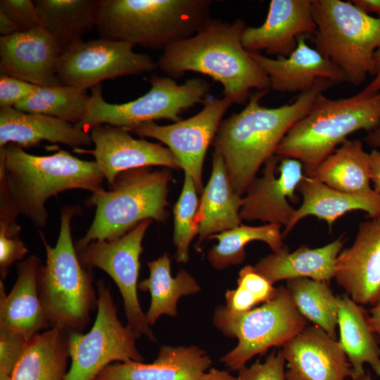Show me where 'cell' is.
Wrapping results in <instances>:
<instances>
[{
    "instance_id": "obj_1",
    "label": "cell",
    "mask_w": 380,
    "mask_h": 380,
    "mask_svg": "<svg viewBox=\"0 0 380 380\" xmlns=\"http://www.w3.org/2000/svg\"><path fill=\"white\" fill-rule=\"evenodd\" d=\"M104 177L94 160L59 150L46 156L28 153L14 144L0 148V212L27 217L37 227L48 221L46 201L71 189L94 193Z\"/></svg>"
},
{
    "instance_id": "obj_2",
    "label": "cell",
    "mask_w": 380,
    "mask_h": 380,
    "mask_svg": "<svg viewBox=\"0 0 380 380\" xmlns=\"http://www.w3.org/2000/svg\"><path fill=\"white\" fill-rule=\"evenodd\" d=\"M334 83L320 80L291 103L267 108L260 101L270 89L251 94L246 107L222 120L213 141L223 158L231 184L242 196L260 166L274 152L289 129L310 110L317 96Z\"/></svg>"
},
{
    "instance_id": "obj_3",
    "label": "cell",
    "mask_w": 380,
    "mask_h": 380,
    "mask_svg": "<svg viewBox=\"0 0 380 380\" xmlns=\"http://www.w3.org/2000/svg\"><path fill=\"white\" fill-rule=\"evenodd\" d=\"M246 27L240 18L210 19L194 36L164 49L158 67L172 79L189 71L208 75L222 84L232 104H244L251 89H270L267 75L243 46Z\"/></svg>"
},
{
    "instance_id": "obj_4",
    "label": "cell",
    "mask_w": 380,
    "mask_h": 380,
    "mask_svg": "<svg viewBox=\"0 0 380 380\" xmlns=\"http://www.w3.org/2000/svg\"><path fill=\"white\" fill-rule=\"evenodd\" d=\"M380 125V90L370 82L357 94L331 99L320 94L310 111L287 132L274 154L298 160L306 176L352 133Z\"/></svg>"
},
{
    "instance_id": "obj_5",
    "label": "cell",
    "mask_w": 380,
    "mask_h": 380,
    "mask_svg": "<svg viewBox=\"0 0 380 380\" xmlns=\"http://www.w3.org/2000/svg\"><path fill=\"white\" fill-rule=\"evenodd\" d=\"M212 0H99L100 38L164 50L194 36L210 18Z\"/></svg>"
},
{
    "instance_id": "obj_6",
    "label": "cell",
    "mask_w": 380,
    "mask_h": 380,
    "mask_svg": "<svg viewBox=\"0 0 380 380\" xmlns=\"http://www.w3.org/2000/svg\"><path fill=\"white\" fill-rule=\"evenodd\" d=\"M81 213L79 205L63 206L54 246L39 231L46 252L45 264L39 266L37 274L39 297L50 328L68 334L82 333L98 305L92 270L80 262L72 237V218Z\"/></svg>"
},
{
    "instance_id": "obj_7",
    "label": "cell",
    "mask_w": 380,
    "mask_h": 380,
    "mask_svg": "<svg viewBox=\"0 0 380 380\" xmlns=\"http://www.w3.org/2000/svg\"><path fill=\"white\" fill-rule=\"evenodd\" d=\"M172 175L167 167H140L120 173L113 187H102L87 199L94 206V220L75 244L77 252L96 241H113L124 236L140 222L151 219L164 222L169 214L167 194Z\"/></svg>"
},
{
    "instance_id": "obj_8",
    "label": "cell",
    "mask_w": 380,
    "mask_h": 380,
    "mask_svg": "<svg viewBox=\"0 0 380 380\" xmlns=\"http://www.w3.org/2000/svg\"><path fill=\"white\" fill-rule=\"evenodd\" d=\"M315 49L334 63L346 82L361 84L373 75L374 53L380 46V18L351 1L312 0Z\"/></svg>"
},
{
    "instance_id": "obj_9",
    "label": "cell",
    "mask_w": 380,
    "mask_h": 380,
    "mask_svg": "<svg viewBox=\"0 0 380 380\" xmlns=\"http://www.w3.org/2000/svg\"><path fill=\"white\" fill-rule=\"evenodd\" d=\"M213 323L224 336L237 339L236 346L220 361L238 371L254 356L271 347L282 346L307 327L308 320L298 310L287 287L281 286L272 299L246 312L218 306Z\"/></svg>"
},
{
    "instance_id": "obj_10",
    "label": "cell",
    "mask_w": 380,
    "mask_h": 380,
    "mask_svg": "<svg viewBox=\"0 0 380 380\" xmlns=\"http://www.w3.org/2000/svg\"><path fill=\"white\" fill-rule=\"evenodd\" d=\"M151 89L135 100L110 103L102 95V86L91 89L88 110L77 127L89 132L97 125H109L129 129L147 122L165 119L176 122L184 111L209 97L210 84L201 78L187 80L182 84L167 76L153 75Z\"/></svg>"
},
{
    "instance_id": "obj_11",
    "label": "cell",
    "mask_w": 380,
    "mask_h": 380,
    "mask_svg": "<svg viewBox=\"0 0 380 380\" xmlns=\"http://www.w3.org/2000/svg\"><path fill=\"white\" fill-rule=\"evenodd\" d=\"M98 305L96 316L86 334H68L70 367L65 380H96L113 362H144L136 346L141 334L118 316L110 287L103 279L96 284Z\"/></svg>"
},
{
    "instance_id": "obj_12",
    "label": "cell",
    "mask_w": 380,
    "mask_h": 380,
    "mask_svg": "<svg viewBox=\"0 0 380 380\" xmlns=\"http://www.w3.org/2000/svg\"><path fill=\"white\" fill-rule=\"evenodd\" d=\"M129 44L99 38L81 40L61 53L57 77L61 84L87 90L105 80L156 70L158 63Z\"/></svg>"
},
{
    "instance_id": "obj_13",
    "label": "cell",
    "mask_w": 380,
    "mask_h": 380,
    "mask_svg": "<svg viewBox=\"0 0 380 380\" xmlns=\"http://www.w3.org/2000/svg\"><path fill=\"white\" fill-rule=\"evenodd\" d=\"M153 220H145L119 239L96 241L77 252L87 268H99L116 284L122 296L127 324L150 341L156 338L148 324L138 298L142 241Z\"/></svg>"
},
{
    "instance_id": "obj_14",
    "label": "cell",
    "mask_w": 380,
    "mask_h": 380,
    "mask_svg": "<svg viewBox=\"0 0 380 380\" xmlns=\"http://www.w3.org/2000/svg\"><path fill=\"white\" fill-rule=\"evenodd\" d=\"M232 103L227 98L208 97L202 110L194 116L167 125L155 122L127 129L141 138L156 139L165 144L179 161L184 173L194 179L197 191L203 190V165L224 115Z\"/></svg>"
},
{
    "instance_id": "obj_15",
    "label": "cell",
    "mask_w": 380,
    "mask_h": 380,
    "mask_svg": "<svg viewBox=\"0 0 380 380\" xmlns=\"http://www.w3.org/2000/svg\"><path fill=\"white\" fill-rule=\"evenodd\" d=\"M303 171L298 160L272 156L265 161L262 175L251 181L242 197L241 219L286 227L296 210L288 199L296 201L295 191L305 175Z\"/></svg>"
},
{
    "instance_id": "obj_16",
    "label": "cell",
    "mask_w": 380,
    "mask_h": 380,
    "mask_svg": "<svg viewBox=\"0 0 380 380\" xmlns=\"http://www.w3.org/2000/svg\"><path fill=\"white\" fill-rule=\"evenodd\" d=\"M89 134L94 148L76 151L94 156L109 189L113 187L117 176L127 170L151 166L181 168L179 161L167 147L144 138L134 139L125 128L101 125L92 127Z\"/></svg>"
},
{
    "instance_id": "obj_17",
    "label": "cell",
    "mask_w": 380,
    "mask_h": 380,
    "mask_svg": "<svg viewBox=\"0 0 380 380\" xmlns=\"http://www.w3.org/2000/svg\"><path fill=\"white\" fill-rule=\"evenodd\" d=\"M334 278L357 304L380 303V216L359 224L353 243L337 257Z\"/></svg>"
},
{
    "instance_id": "obj_18",
    "label": "cell",
    "mask_w": 380,
    "mask_h": 380,
    "mask_svg": "<svg viewBox=\"0 0 380 380\" xmlns=\"http://www.w3.org/2000/svg\"><path fill=\"white\" fill-rule=\"evenodd\" d=\"M62 51L43 27L0 37V72L31 84H61L57 67Z\"/></svg>"
},
{
    "instance_id": "obj_19",
    "label": "cell",
    "mask_w": 380,
    "mask_h": 380,
    "mask_svg": "<svg viewBox=\"0 0 380 380\" xmlns=\"http://www.w3.org/2000/svg\"><path fill=\"white\" fill-rule=\"evenodd\" d=\"M281 351L290 380H348L352 368L337 340L318 326H307Z\"/></svg>"
},
{
    "instance_id": "obj_20",
    "label": "cell",
    "mask_w": 380,
    "mask_h": 380,
    "mask_svg": "<svg viewBox=\"0 0 380 380\" xmlns=\"http://www.w3.org/2000/svg\"><path fill=\"white\" fill-rule=\"evenodd\" d=\"M312 0H272L265 22L258 27L246 26L242 44L249 53L288 56L296 47L300 36L313 34L316 24Z\"/></svg>"
},
{
    "instance_id": "obj_21",
    "label": "cell",
    "mask_w": 380,
    "mask_h": 380,
    "mask_svg": "<svg viewBox=\"0 0 380 380\" xmlns=\"http://www.w3.org/2000/svg\"><path fill=\"white\" fill-rule=\"evenodd\" d=\"M305 37L298 38L296 49L286 57L271 58L260 53H250L267 75L270 89L281 93L302 94L311 90L320 80L334 84L346 82L334 63L307 44Z\"/></svg>"
},
{
    "instance_id": "obj_22",
    "label": "cell",
    "mask_w": 380,
    "mask_h": 380,
    "mask_svg": "<svg viewBox=\"0 0 380 380\" xmlns=\"http://www.w3.org/2000/svg\"><path fill=\"white\" fill-rule=\"evenodd\" d=\"M41 261L31 255L17 263V279L8 294L0 281V331L15 333L30 341L50 327L37 285Z\"/></svg>"
},
{
    "instance_id": "obj_23",
    "label": "cell",
    "mask_w": 380,
    "mask_h": 380,
    "mask_svg": "<svg viewBox=\"0 0 380 380\" xmlns=\"http://www.w3.org/2000/svg\"><path fill=\"white\" fill-rule=\"evenodd\" d=\"M211 364L210 357L197 346H163L151 363L114 362L96 380H198Z\"/></svg>"
},
{
    "instance_id": "obj_24",
    "label": "cell",
    "mask_w": 380,
    "mask_h": 380,
    "mask_svg": "<svg viewBox=\"0 0 380 380\" xmlns=\"http://www.w3.org/2000/svg\"><path fill=\"white\" fill-rule=\"evenodd\" d=\"M42 141L63 144L75 150L92 144L89 133L76 125L15 108H1L0 148L8 144L28 148L38 146Z\"/></svg>"
},
{
    "instance_id": "obj_25",
    "label": "cell",
    "mask_w": 380,
    "mask_h": 380,
    "mask_svg": "<svg viewBox=\"0 0 380 380\" xmlns=\"http://www.w3.org/2000/svg\"><path fill=\"white\" fill-rule=\"evenodd\" d=\"M297 190L302 196V203L284 229L283 238L302 219L310 215L326 221L330 229L336 220L353 210L365 211L370 218L380 216V194L374 189L363 193L344 192L326 185L315 177L305 175Z\"/></svg>"
},
{
    "instance_id": "obj_26",
    "label": "cell",
    "mask_w": 380,
    "mask_h": 380,
    "mask_svg": "<svg viewBox=\"0 0 380 380\" xmlns=\"http://www.w3.org/2000/svg\"><path fill=\"white\" fill-rule=\"evenodd\" d=\"M344 244L340 237L322 247L302 245L290 252L289 248L262 258L254 266L272 284L281 280L309 278L329 282L334 278L337 257Z\"/></svg>"
},
{
    "instance_id": "obj_27",
    "label": "cell",
    "mask_w": 380,
    "mask_h": 380,
    "mask_svg": "<svg viewBox=\"0 0 380 380\" xmlns=\"http://www.w3.org/2000/svg\"><path fill=\"white\" fill-rule=\"evenodd\" d=\"M241 205L242 196L234 191L231 184L223 158L214 151L211 174L201 193L197 212V246L199 248L212 235L241 225Z\"/></svg>"
},
{
    "instance_id": "obj_28",
    "label": "cell",
    "mask_w": 380,
    "mask_h": 380,
    "mask_svg": "<svg viewBox=\"0 0 380 380\" xmlns=\"http://www.w3.org/2000/svg\"><path fill=\"white\" fill-rule=\"evenodd\" d=\"M338 342L351 365V379L365 373V363L380 376V347L370 328L369 313L347 295L338 297Z\"/></svg>"
},
{
    "instance_id": "obj_29",
    "label": "cell",
    "mask_w": 380,
    "mask_h": 380,
    "mask_svg": "<svg viewBox=\"0 0 380 380\" xmlns=\"http://www.w3.org/2000/svg\"><path fill=\"white\" fill-rule=\"evenodd\" d=\"M148 278L141 280L138 289L149 292L150 305L146 313L148 324L153 326L162 315L175 317L181 297L198 293L201 288L196 279L184 270L175 277L171 274V260L167 253L147 262Z\"/></svg>"
},
{
    "instance_id": "obj_30",
    "label": "cell",
    "mask_w": 380,
    "mask_h": 380,
    "mask_svg": "<svg viewBox=\"0 0 380 380\" xmlns=\"http://www.w3.org/2000/svg\"><path fill=\"white\" fill-rule=\"evenodd\" d=\"M68 333L56 327L31 338L11 380H65L69 356Z\"/></svg>"
},
{
    "instance_id": "obj_31",
    "label": "cell",
    "mask_w": 380,
    "mask_h": 380,
    "mask_svg": "<svg viewBox=\"0 0 380 380\" xmlns=\"http://www.w3.org/2000/svg\"><path fill=\"white\" fill-rule=\"evenodd\" d=\"M99 0H34L41 27L62 52L96 26Z\"/></svg>"
},
{
    "instance_id": "obj_32",
    "label": "cell",
    "mask_w": 380,
    "mask_h": 380,
    "mask_svg": "<svg viewBox=\"0 0 380 380\" xmlns=\"http://www.w3.org/2000/svg\"><path fill=\"white\" fill-rule=\"evenodd\" d=\"M370 156L360 140H345L324 159L312 177L348 193H363L370 187Z\"/></svg>"
},
{
    "instance_id": "obj_33",
    "label": "cell",
    "mask_w": 380,
    "mask_h": 380,
    "mask_svg": "<svg viewBox=\"0 0 380 380\" xmlns=\"http://www.w3.org/2000/svg\"><path fill=\"white\" fill-rule=\"evenodd\" d=\"M281 226L265 224L261 226L241 224L235 228L212 235L208 240L216 239L217 243L207 255L210 264L221 270L241 263L246 256V246L253 241L266 243L272 253L284 248Z\"/></svg>"
},
{
    "instance_id": "obj_34",
    "label": "cell",
    "mask_w": 380,
    "mask_h": 380,
    "mask_svg": "<svg viewBox=\"0 0 380 380\" xmlns=\"http://www.w3.org/2000/svg\"><path fill=\"white\" fill-rule=\"evenodd\" d=\"M286 287L300 314L337 340L338 297L329 283L298 278L287 281Z\"/></svg>"
},
{
    "instance_id": "obj_35",
    "label": "cell",
    "mask_w": 380,
    "mask_h": 380,
    "mask_svg": "<svg viewBox=\"0 0 380 380\" xmlns=\"http://www.w3.org/2000/svg\"><path fill=\"white\" fill-rule=\"evenodd\" d=\"M90 95L87 90L60 84L41 87L13 108L33 113L57 118L77 125L87 114Z\"/></svg>"
},
{
    "instance_id": "obj_36",
    "label": "cell",
    "mask_w": 380,
    "mask_h": 380,
    "mask_svg": "<svg viewBox=\"0 0 380 380\" xmlns=\"http://www.w3.org/2000/svg\"><path fill=\"white\" fill-rule=\"evenodd\" d=\"M198 191L193 178L184 173L179 197L173 207V244L176 251L175 258L179 263L189 260V248L194 238L198 235L196 216L199 205Z\"/></svg>"
},
{
    "instance_id": "obj_37",
    "label": "cell",
    "mask_w": 380,
    "mask_h": 380,
    "mask_svg": "<svg viewBox=\"0 0 380 380\" xmlns=\"http://www.w3.org/2000/svg\"><path fill=\"white\" fill-rule=\"evenodd\" d=\"M277 291L254 266L246 265L239 272L237 287L226 291L225 306L234 312H246L272 299Z\"/></svg>"
},
{
    "instance_id": "obj_38",
    "label": "cell",
    "mask_w": 380,
    "mask_h": 380,
    "mask_svg": "<svg viewBox=\"0 0 380 380\" xmlns=\"http://www.w3.org/2000/svg\"><path fill=\"white\" fill-rule=\"evenodd\" d=\"M21 227L17 222L0 220V276L4 280L10 267L17 261L23 260L28 249L20 234Z\"/></svg>"
},
{
    "instance_id": "obj_39",
    "label": "cell",
    "mask_w": 380,
    "mask_h": 380,
    "mask_svg": "<svg viewBox=\"0 0 380 380\" xmlns=\"http://www.w3.org/2000/svg\"><path fill=\"white\" fill-rule=\"evenodd\" d=\"M286 360L281 350L272 351L261 362H255L250 367L246 365L238 370V380H286Z\"/></svg>"
},
{
    "instance_id": "obj_40",
    "label": "cell",
    "mask_w": 380,
    "mask_h": 380,
    "mask_svg": "<svg viewBox=\"0 0 380 380\" xmlns=\"http://www.w3.org/2000/svg\"><path fill=\"white\" fill-rule=\"evenodd\" d=\"M28 341L20 334L0 331V378L11 377Z\"/></svg>"
},
{
    "instance_id": "obj_41",
    "label": "cell",
    "mask_w": 380,
    "mask_h": 380,
    "mask_svg": "<svg viewBox=\"0 0 380 380\" xmlns=\"http://www.w3.org/2000/svg\"><path fill=\"white\" fill-rule=\"evenodd\" d=\"M0 12L11 19L23 31L41 27L40 18L34 1L1 0Z\"/></svg>"
},
{
    "instance_id": "obj_42",
    "label": "cell",
    "mask_w": 380,
    "mask_h": 380,
    "mask_svg": "<svg viewBox=\"0 0 380 380\" xmlns=\"http://www.w3.org/2000/svg\"><path fill=\"white\" fill-rule=\"evenodd\" d=\"M39 86L13 77L0 75V107L13 108L30 96Z\"/></svg>"
},
{
    "instance_id": "obj_43",
    "label": "cell",
    "mask_w": 380,
    "mask_h": 380,
    "mask_svg": "<svg viewBox=\"0 0 380 380\" xmlns=\"http://www.w3.org/2000/svg\"><path fill=\"white\" fill-rule=\"evenodd\" d=\"M370 156V180L373 183L374 190L380 194V151L373 150Z\"/></svg>"
},
{
    "instance_id": "obj_44",
    "label": "cell",
    "mask_w": 380,
    "mask_h": 380,
    "mask_svg": "<svg viewBox=\"0 0 380 380\" xmlns=\"http://www.w3.org/2000/svg\"><path fill=\"white\" fill-rule=\"evenodd\" d=\"M22 29L4 13L0 12V33L2 37L22 32Z\"/></svg>"
},
{
    "instance_id": "obj_45",
    "label": "cell",
    "mask_w": 380,
    "mask_h": 380,
    "mask_svg": "<svg viewBox=\"0 0 380 380\" xmlns=\"http://www.w3.org/2000/svg\"><path fill=\"white\" fill-rule=\"evenodd\" d=\"M198 380H238V379L227 371L213 367L203 373Z\"/></svg>"
},
{
    "instance_id": "obj_46",
    "label": "cell",
    "mask_w": 380,
    "mask_h": 380,
    "mask_svg": "<svg viewBox=\"0 0 380 380\" xmlns=\"http://www.w3.org/2000/svg\"><path fill=\"white\" fill-rule=\"evenodd\" d=\"M351 1L367 14L375 13L380 18V0H353Z\"/></svg>"
},
{
    "instance_id": "obj_47",
    "label": "cell",
    "mask_w": 380,
    "mask_h": 380,
    "mask_svg": "<svg viewBox=\"0 0 380 380\" xmlns=\"http://www.w3.org/2000/svg\"><path fill=\"white\" fill-rule=\"evenodd\" d=\"M370 328L380 342V303L373 306L369 312Z\"/></svg>"
},
{
    "instance_id": "obj_48",
    "label": "cell",
    "mask_w": 380,
    "mask_h": 380,
    "mask_svg": "<svg viewBox=\"0 0 380 380\" xmlns=\"http://www.w3.org/2000/svg\"><path fill=\"white\" fill-rule=\"evenodd\" d=\"M372 75L374 76V78L372 82L380 89V46L374 53V69Z\"/></svg>"
},
{
    "instance_id": "obj_49",
    "label": "cell",
    "mask_w": 380,
    "mask_h": 380,
    "mask_svg": "<svg viewBox=\"0 0 380 380\" xmlns=\"http://www.w3.org/2000/svg\"><path fill=\"white\" fill-rule=\"evenodd\" d=\"M365 140L372 147H380V125L369 132Z\"/></svg>"
},
{
    "instance_id": "obj_50",
    "label": "cell",
    "mask_w": 380,
    "mask_h": 380,
    "mask_svg": "<svg viewBox=\"0 0 380 380\" xmlns=\"http://www.w3.org/2000/svg\"><path fill=\"white\" fill-rule=\"evenodd\" d=\"M355 380H373L369 374V373H365L362 376L357 377Z\"/></svg>"
},
{
    "instance_id": "obj_51",
    "label": "cell",
    "mask_w": 380,
    "mask_h": 380,
    "mask_svg": "<svg viewBox=\"0 0 380 380\" xmlns=\"http://www.w3.org/2000/svg\"><path fill=\"white\" fill-rule=\"evenodd\" d=\"M286 380H290V379H286Z\"/></svg>"
}]
</instances>
